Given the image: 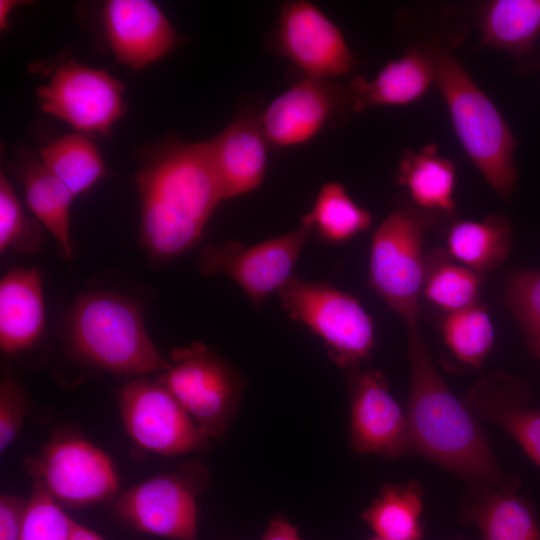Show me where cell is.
Here are the masks:
<instances>
[{
    "label": "cell",
    "instance_id": "cell-1",
    "mask_svg": "<svg viewBox=\"0 0 540 540\" xmlns=\"http://www.w3.org/2000/svg\"><path fill=\"white\" fill-rule=\"evenodd\" d=\"M406 328L410 455L454 473L466 483L469 493L517 488L519 480L504 473L475 415L438 372L419 322Z\"/></svg>",
    "mask_w": 540,
    "mask_h": 540
},
{
    "label": "cell",
    "instance_id": "cell-2",
    "mask_svg": "<svg viewBox=\"0 0 540 540\" xmlns=\"http://www.w3.org/2000/svg\"><path fill=\"white\" fill-rule=\"evenodd\" d=\"M141 202L140 243L156 263L173 260L201 238L222 201L209 143L171 142L136 176Z\"/></svg>",
    "mask_w": 540,
    "mask_h": 540
},
{
    "label": "cell",
    "instance_id": "cell-3",
    "mask_svg": "<svg viewBox=\"0 0 540 540\" xmlns=\"http://www.w3.org/2000/svg\"><path fill=\"white\" fill-rule=\"evenodd\" d=\"M433 47L436 84L466 156L498 196L510 197L517 182L512 131L463 64L445 48Z\"/></svg>",
    "mask_w": 540,
    "mask_h": 540
},
{
    "label": "cell",
    "instance_id": "cell-4",
    "mask_svg": "<svg viewBox=\"0 0 540 540\" xmlns=\"http://www.w3.org/2000/svg\"><path fill=\"white\" fill-rule=\"evenodd\" d=\"M68 332L74 353L97 368L126 376L169 368V360L145 329L139 307L121 294H79L69 314Z\"/></svg>",
    "mask_w": 540,
    "mask_h": 540
},
{
    "label": "cell",
    "instance_id": "cell-5",
    "mask_svg": "<svg viewBox=\"0 0 540 540\" xmlns=\"http://www.w3.org/2000/svg\"><path fill=\"white\" fill-rule=\"evenodd\" d=\"M277 293L289 318L319 337L336 365L351 371L369 358L374 323L354 296L328 282H308L295 275Z\"/></svg>",
    "mask_w": 540,
    "mask_h": 540
},
{
    "label": "cell",
    "instance_id": "cell-6",
    "mask_svg": "<svg viewBox=\"0 0 540 540\" xmlns=\"http://www.w3.org/2000/svg\"><path fill=\"white\" fill-rule=\"evenodd\" d=\"M426 218L409 209L391 212L377 227L370 246L368 282L373 292L405 322H419L425 279Z\"/></svg>",
    "mask_w": 540,
    "mask_h": 540
},
{
    "label": "cell",
    "instance_id": "cell-7",
    "mask_svg": "<svg viewBox=\"0 0 540 540\" xmlns=\"http://www.w3.org/2000/svg\"><path fill=\"white\" fill-rule=\"evenodd\" d=\"M169 368L157 379L210 439L221 437L233 421L244 390L239 373L203 343L174 348Z\"/></svg>",
    "mask_w": 540,
    "mask_h": 540
},
{
    "label": "cell",
    "instance_id": "cell-8",
    "mask_svg": "<svg viewBox=\"0 0 540 540\" xmlns=\"http://www.w3.org/2000/svg\"><path fill=\"white\" fill-rule=\"evenodd\" d=\"M312 232V227L301 221L296 229L255 245L236 240L209 245L199 256L198 269L206 277L226 275L252 306L259 308L294 276L295 265Z\"/></svg>",
    "mask_w": 540,
    "mask_h": 540
},
{
    "label": "cell",
    "instance_id": "cell-9",
    "mask_svg": "<svg viewBox=\"0 0 540 540\" xmlns=\"http://www.w3.org/2000/svg\"><path fill=\"white\" fill-rule=\"evenodd\" d=\"M208 472L200 462L147 479L116 500L117 513L136 529L175 540H196L197 496L206 487Z\"/></svg>",
    "mask_w": 540,
    "mask_h": 540
},
{
    "label": "cell",
    "instance_id": "cell-10",
    "mask_svg": "<svg viewBox=\"0 0 540 540\" xmlns=\"http://www.w3.org/2000/svg\"><path fill=\"white\" fill-rule=\"evenodd\" d=\"M124 86L105 70L75 61L57 66L36 96L43 113L76 132L107 135L125 112Z\"/></svg>",
    "mask_w": 540,
    "mask_h": 540
},
{
    "label": "cell",
    "instance_id": "cell-11",
    "mask_svg": "<svg viewBox=\"0 0 540 540\" xmlns=\"http://www.w3.org/2000/svg\"><path fill=\"white\" fill-rule=\"evenodd\" d=\"M123 425L140 447L163 456H177L207 446L208 437L158 380L137 378L117 395Z\"/></svg>",
    "mask_w": 540,
    "mask_h": 540
},
{
    "label": "cell",
    "instance_id": "cell-12",
    "mask_svg": "<svg viewBox=\"0 0 540 540\" xmlns=\"http://www.w3.org/2000/svg\"><path fill=\"white\" fill-rule=\"evenodd\" d=\"M27 470L59 503L80 507L103 502L118 492V476L109 456L78 437L56 439L40 456L27 460Z\"/></svg>",
    "mask_w": 540,
    "mask_h": 540
},
{
    "label": "cell",
    "instance_id": "cell-13",
    "mask_svg": "<svg viewBox=\"0 0 540 540\" xmlns=\"http://www.w3.org/2000/svg\"><path fill=\"white\" fill-rule=\"evenodd\" d=\"M274 43L307 78L330 80L348 74L356 63L340 29L309 1L282 5Z\"/></svg>",
    "mask_w": 540,
    "mask_h": 540
},
{
    "label": "cell",
    "instance_id": "cell-14",
    "mask_svg": "<svg viewBox=\"0 0 540 540\" xmlns=\"http://www.w3.org/2000/svg\"><path fill=\"white\" fill-rule=\"evenodd\" d=\"M347 372L353 449L390 459L410 455L406 413L390 393L383 373L360 368Z\"/></svg>",
    "mask_w": 540,
    "mask_h": 540
},
{
    "label": "cell",
    "instance_id": "cell-15",
    "mask_svg": "<svg viewBox=\"0 0 540 540\" xmlns=\"http://www.w3.org/2000/svg\"><path fill=\"white\" fill-rule=\"evenodd\" d=\"M343 107L353 111L348 87L303 77L269 103L260 124L268 144L288 148L310 141Z\"/></svg>",
    "mask_w": 540,
    "mask_h": 540
},
{
    "label": "cell",
    "instance_id": "cell-16",
    "mask_svg": "<svg viewBox=\"0 0 540 540\" xmlns=\"http://www.w3.org/2000/svg\"><path fill=\"white\" fill-rule=\"evenodd\" d=\"M105 37L116 59L141 70L173 50L178 34L150 0H109L102 8Z\"/></svg>",
    "mask_w": 540,
    "mask_h": 540
},
{
    "label": "cell",
    "instance_id": "cell-17",
    "mask_svg": "<svg viewBox=\"0 0 540 540\" xmlns=\"http://www.w3.org/2000/svg\"><path fill=\"white\" fill-rule=\"evenodd\" d=\"M222 200L248 193L262 183L268 142L260 116L243 113L208 140Z\"/></svg>",
    "mask_w": 540,
    "mask_h": 540
},
{
    "label": "cell",
    "instance_id": "cell-18",
    "mask_svg": "<svg viewBox=\"0 0 540 540\" xmlns=\"http://www.w3.org/2000/svg\"><path fill=\"white\" fill-rule=\"evenodd\" d=\"M436 75L434 47L410 48L389 61L373 79L362 75L352 78L348 86L352 110L412 104L436 83Z\"/></svg>",
    "mask_w": 540,
    "mask_h": 540
},
{
    "label": "cell",
    "instance_id": "cell-19",
    "mask_svg": "<svg viewBox=\"0 0 540 540\" xmlns=\"http://www.w3.org/2000/svg\"><path fill=\"white\" fill-rule=\"evenodd\" d=\"M45 326L42 282L35 268L9 270L0 281V347L6 354L30 349Z\"/></svg>",
    "mask_w": 540,
    "mask_h": 540
},
{
    "label": "cell",
    "instance_id": "cell-20",
    "mask_svg": "<svg viewBox=\"0 0 540 540\" xmlns=\"http://www.w3.org/2000/svg\"><path fill=\"white\" fill-rule=\"evenodd\" d=\"M516 490L509 487L469 493L463 519L474 524L484 540H540L536 512Z\"/></svg>",
    "mask_w": 540,
    "mask_h": 540
},
{
    "label": "cell",
    "instance_id": "cell-21",
    "mask_svg": "<svg viewBox=\"0 0 540 540\" xmlns=\"http://www.w3.org/2000/svg\"><path fill=\"white\" fill-rule=\"evenodd\" d=\"M396 181L420 210L455 211L456 168L439 153L436 143L429 142L416 151L406 149L398 163Z\"/></svg>",
    "mask_w": 540,
    "mask_h": 540
},
{
    "label": "cell",
    "instance_id": "cell-22",
    "mask_svg": "<svg viewBox=\"0 0 540 540\" xmlns=\"http://www.w3.org/2000/svg\"><path fill=\"white\" fill-rule=\"evenodd\" d=\"M480 46L509 52L517 61L535 51L540 0H491L478 11Z\"/></svg>",
    "mask_w": 540,
    "mask_h": 540
},
{
    "label": "cell",
    "instance_id": "cell-23",
    "mask_svg": "<svg viewBox=\"0 0 540 540\" xmlns=\"http://www.w3.org/2000/svg\"><path fill=\"white\" fill-rule=\"evenodd\" d=\"M31 212L55 237L61 255L70 260V208L75 195L40 159L24 157L15 167Z\"/></svg>",
    "mask_w": 540,
    "mask_h": 540
},
{
    "label": "cell",
    "instance_id": "cell-24",
    "mask_svg": "<svg viewBox=\"0 0 540 540\" xmlns=\"http://www.w3.org/2000/svg\"><path fill=\"white\" fill-rule=\"evenodd\" d=\"M526 394L515 382L508 391H494L484 384L470 393L465 404L476 418L501 426L540 467V408L526 406Z\"/></svg>",
    "mask_w": 540,
    "mask_h": 540
},
{
    "label": "cell",
    "instance_id": "cell-25",
    "mask_svg": "<svg viewBox=\"0 0 540 540\" xmlns=\"http://www.w3.org/2000/svg\"><path fill=\"white\" fill-rule=\"evenodd\" d=\"M511 243L510 222L498 213L481 221L457 220L449 227L446 237L448 255L483 276L505 261Z\"/></svg>",
    "mask_w": 540,
    "mask_h": 540
},
{
    "label": "cell",
    "instance_id": "cell-26",
    "mask_svg": "<svg viewBox=\"0 0 540 540\" xmlns=\"http://www.w3.org/2000/svg\"><path fill=\"white\" fill-rule=\"evenodd\" d=\"M423 488L417 481L385 484L362 513L375 536L387 540H422Z\"/></svg>",
    "mask_w": 540,
    "mask_h": 540
},
{
    "label": "cell",
    "instance_id": "cell-27",
    "mask_svg": "<svg viewBox=\"0 0 540 540\" xmlns=\"http://www.w3.org/2000/svg\"><path fill=\"white\" fill-rule=\"evenodd\" d=\"M39 159L75 196L88 191L106 174L98 147L80 132L49 142L41 148Z\"/></svg>",
    "mask_w": 540,
    "mask_h": 540
},
{
    "label": "cell",
    "instance_id": "cell-28",
    "mask_svg": "<svg viewBox=\"0 0 540 540\" xmlns=\"http://www.w3.org/2000/svg\"><path fill=\"white\" fill-rule=\"evenodd\" d=\"M302 222L310 225L322 240L343 243L366 231L372 217L351 198L341 183L331 181L321 187L311 211L303 216Z\"/></svg>",
    "mask_w": 540,
    "mask_h": 540
},
{
    "label": "cell",
    "instance_id": "cell-29",
    "mask_svg": "<svg viewBox=\"0 0 540 540\" xmlns=\"http://www.w3.org/2000/svg\"><path fill=\"white\" fill-rule=\"evenodd\" d=\"M483 277L436 250L426 258L422 295L447 314L456 312L477 303Z\"/></svg>",
    "mask_w": 540,
    "mask_h": 540
},
{
    "label": "cell",
    "instance_id": "cell-30",
    "mask_svg": "<svg viewBox=\"0 0 540 540\" xmlns=\"http://www.w3.org/2000/svg\"><path fill=\"white\" fill-rule=\"evenodd\" d=\"M442 336L460 362L479 369L492 349L495 331L485 307L477 302L448 313L442 324Z\"/></svg>",
    "mask_w": 540,
    "mask_h": 540
},
{
    "label": "cell",
    "instance_id": "cell-31",
    "mask_svg": "<svg viewBox=\"0 0 540 540\" xmlns=\"http://www.w3.org/2000/svg\"><path fill=\"white\" fill-rule=\"evenodd\" d=\"M42 246V231L24 211L6 175L0 174V252L11 249L34 254Z\"/></svg>",
    "mask_w": 540,
    "mask_h": 540
},
{
    "label": "cell",
    "instance_id": "cell-32",
    "mask_svg": "<svg viewBox=\"0 0 540 540\" xmlns=\"http://www.w3.org/2000/svg\"><path fill=\"white\" fill-rule=\"evenodd\" d=\"M33 482L21 540H67L75 522L38 481Z\"/></svg>",
    "mask_w": 540,
    "mask_h": 540
},
{
    "label": "cell",
    "instance_id": "cell-33",
    "mask_svg": "<svg viewBox=\"0 0 540 540\" xmlns=\"http://www.w3.org/2000/svg\"><path fill=\"white\" fill-rule=\"evenodd\" d=\"M505 301L524 334L540 330V270H517L506 281Z\"/></svg>",
    "mask_w": 540,
    "mask_h": 540
},
{
    "label": "cell",
    "instance_id": "cell-34",
    "mask_svg": "<svg viewBox=\"0 0 540 540\" xmlns=\"http://www.w3.org/2000/svg\"><path fill=\"white\" fill-rule=\"evenodd\" d=\"M28 409L24 391L13 380L5 379L0 386V450L15 440Z\"/></svg>",
    "mask_w": 540,
    "mask_h": 540
},
{
    "label": "cell",
    "instance_id": "cell-35",
    "mask_svg": "<svg viewBox=\"0 0 540 540\" xmlns=\"http://www.w3.org/2000/svg\"><path fill=\"white\" fill-rule=\"evenodd\" d=\"M28 500L3 494L0 497V540H21Z\"/></svg>",
    "mask_w": 540,
    "mask_h": 540
},
{
    "label": "cell",
    "instance_id": "cell-36",
    "mask_svg": "<svg viewBox=\"0 0 540 540\" xmlns=\"http://www.w3.org/2000/svg\"><path fill=\"white\" fill-rule=\"evenodd\" d=\"M261 540H301L296 527L286 519H272Z\"/></svg>",
    "mask_w": 540,
    "mask_h": 540
},
{
    "label": "cell",
    "instance_id": "cell-37",
    "mask_svg": "<svg viewBox=\"0 0 540 540\" xmlns=\"http://www.w3.org/2000/svg\"><path fill=\"white\" fill-rule=\"evenodd\" d=\"M27 3L19 0H1L0 1V28L6 30L11 12L19 5Z\"/></svg>",
    "mask_w": 540,
    "mask_h": 540
},
{
    "label": "cell",
    "instance_id": "cell-38",
    "mask_svg": "<svg viewBox=\"0 0 540 540\" xmlns=\"http://www.w3.org/2000/svg\"><path fill=\"white\" fill-rule=\"evenodd\" d=\"M67 540H103V539L94 531L75 522Z\"/></svg>",
    "mask_w": 540,
    "mask_h": 540
},
{
    "label": "cell",
    "instance_id": "cell-39",
    "mask_svg": "<svg viewBox=\"0 0 540 540\" xmlns=\"http://www.w3.org/2000/svg\"><path fill=\"white\" fill-rule=\"evenodd\" d=\"M525 336L532 351L540 357V330Z\"/></svg>",
    "mask_w": 540,
    "mask_h": 540
},
{
    "label": "cell",
    "instance_id": "cell-40",
    "mask_svg": "<svg viewBox=\"0 0 540 540\" xmlns=\"http://www.w3.org/2000/svg\"><path fill=\"white\" fill-rule=\"evenodd\" d=\"M369 540H387V539H384V538H381V537H378V536H374Z\"/></svg>",
    "mask_w": 540,
    "mask_h": 540
}]
</instances>
